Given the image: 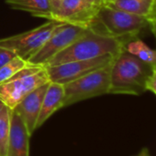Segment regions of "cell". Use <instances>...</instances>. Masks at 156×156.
Listing matches in <instances>:
<instances>
[{
    "mask_svg": "<svg viewBox=\"0 0 156 156\" xmlns=\"http://www.w3.org/2000/svg\"><path fill=\"white\" fill-rule=\"evenodd\" d=\"M15 57H16V55L12 50L0 47V68L5 66Z\"/></svg>",
    "mask_w": 156,
    "mask_h": 156,
    "instance_id": "18",
    "label": "cell"
},
{
    "mask_svg": "<svg viewBox=\"0 0 156 156\" xmlns=\"http://www.w3.org/2000/svg\"><path fill=\"white\" fill-rule=\"evenodd\" d=\"M30 136L20 116L12 111L7 156H29Z\"/></svg>",
    "mask_w": 156,
    "mask_h": 156,
    "instance_id": "11",
    "label": "cell"
},
{
    "mask_svg": "<svg viewBox=\"0 0 156 156\" xmlns=\"http://www.w3.org/2000/svg\"><path fill=\"white\" fill-rule=\"evenodd\" d=\"M97 26L101 27L99 31L120 40L123 45L137 38L138 35L146 28L154 34L155 32V19L133 15L109 4H104L99 8L92 27Z\"/></svg>",
    "mask_w": 156,
    "mask_h": 156,
    "instance_id": "2",
    "label": "cell"
},
{
    "mask_svg": "<svg viewBox=\"0 0 156 156\" xmlns=\"http://www.w3.org/2000/svg\"><path fill=\"white\" fill-rule=\"evenodd\" d=\"M6 107H7V106L5 104V102H4V101H3L0 99V114L3 112V111H4V110L6 108Z\"/></svg>",
    "mask_w": 156,
    "mask_h": 156,
    "instance_id": "22",
    "label": "cell"
},
{
    "mask_svg": "<svg viewBox=\"0 0 156 156\" xmlns=\"http://www.w3.org/2000/svg\"><path fill=\"white\" fill-rule=\"evenodd\" d=\"M146 90L151 91L154 94L156 93V72L152 75V77L149 79L147 85H146Z\"/></svg>",
    "mask_w": 156,
    "mask_h": 156,
    "instance_id": "19",
    "label": "cell"
},
{
    "mask_svg": "<svg viewBox=\"0 0 156 156\" xmlns=\"http://www.w3.org/2000/svg\"><path fill=\"white\" fill-rule=\"evenodd\" d=\"M50 82L45 66L29 65L0 84V99L13 110L27 94Z\"/></svg>",
    "mask_w": 156,
    "mask_h": 156,
    "instance_id": "4",
    "label": "cell"
},
{
    "mask_svg": "<svg viewBox=\"0 0 156 156\" xmlns=\"http://www.w3.org/2000/svg\"><path fill=\"white\" fill-rule=\"evenodd\" d=\"M12 110L6 107L0 114V156H7Z\"/></svg>",
    "mask_w": 156,
    "mask_h": 156,
    "instance_id": "16",
    "label": "cell"
},
{
    "mask_svg": "<svg viewBox=\"0 0 156 156\" xmlns=\"http://www.w3.org/2000/svg\"><path fill=\"white\" fill-rule=\"evenodd\" d=\"M63 100L64 86L62 84L50 81L42 101L41 110L37 121L36 130L41 127L58 110L63 108Z\"/></svg>",
    "mask_w": 156,
    "mask_h": 156,
    "instance_id": "12",
    "label": "cell"
},
{
    "mask_svg": "<svg viewBox=\"0 0 156 156\" xmlns=\"http://www.w3.org/2000/svg\"><path fill=\"white\" fill-rule=\"evenodd\" d=\"M48 84L49 82L31 91L12 110L20 116L30 135L36 131L37 121L41 110L42 101Z\"/></svg>",
    "mask_w": 156,
    "mask_h": 156,
    "instance_id": "10",
    "label": "cell"
},
{
    "mask_svg": "<svg viewBox=\"0 0 156 156\" xmlns=\"http://www.w3.org/2000/svg\"><path fill=\"white\" fill-rule=\"evenodd\" d=\"M135 156H151L150 155V152L147 148H144L140 151V153Z\"/></svg>",
    "mask_w": 156,
    "mask_h": 156,
    "instance_id": "21",
    "label": "cell"
},
{
    "mask_svg": "<svg viewBox=\"0 0 156 156\" xmlns=\"http://www.w3.org/2000/svg\"><path fill=\"white\" fill-rule=\"evenodd\" d=\"M123 48L141 60L156 67L155 50L148 47L143 40L139 39L138 37L126 42L123 46Z\"/></svg>",
    "mask_w": 156,
    "mask_h": 156,
    "instance_id": "15",
    "label": "cell"
},
{
    "mask_svg": "<svg viewBox=\"0 0 156 156\" xmlns=\"http://www.w3.org/2000/svg\"><path fill=\"white\" fill-rule=\"evenodd\" d=\"M123 46L120 40L93 27H89L80 38L53 57L45 66L91 59L108 54L115 56L123 48Z\"/></svg>",
    "mask_w": 156,
    "mask_h": 156,
    "instance_id": "3",
    "label": "cell"
},
{
    "mask_svg": "<svg viewBox=\"0 0 156 156\" xmlns=\"http://www.w3.org/2000/svg\"><path fill=\"white\" fill-rule=\"evenodd\" d=\"M27 65V62L22 58L16 56L5 66L0 68V84L8 80L16 73L24 69Z\"/></svg>",
    "mask_w": 156,
    "mask_h": 156,
    "instance_id": "17",
    "label": "cell"
},
{
    "mask_svg": "<svg viewBox=\"0 0 156 156\" xmlns=\"http://www.w3.org/2000/svg\"><path fill=\"white\" fill-rule=\"evenodd\" d=\"M99 8L85 0H61L51 9V20L80 27H91Z\"/></svg>",
    "mask_w": 156,
    "mask_h": 156,
    "instance_id": "9",
    "label": "cell"
},
{
    "mask_svg": "<svg viewBox=\"0 0 156 156\" xmlns=\"http://www.w3.org/2000/svg\"><path fill=\"white\" fill-rule=\"evenodd\" d=\"M156 67L122 48L113 58L110 73V94L142 95Z\"/></svg>",
    "mask_w": 156,
    "mask_h": 156,
    "instance_id": "1",
    "label": "cell"
},
{
    "mask_svg": "<svg viewBox=\"0 0 156 156\" xmlns=\"http://www.w3.org/2000/svg\"><path fill=\"white\" fill-rule=\"evenodd\" d=\"M12 8L30 13L34 16L51 20L50 0H5Z\"/></svg>",
    "mask_w": 156,
    "mask_h": 156,
    "instance_id": "14",
    "label": "cell"
},
{
    "mask_svg": "<svg viewBox=\"0 0 156 156\" xmlns=\"http://www.w3.org/2000/svg\"><path fill=\"white\" fill-rule=\"evenodd\" d=\"M60 24L58 21L48 20L42 26L27 32L0 38V47L12 50L16 56L27 60L45 43L52 31Z\"/></svg>",
    "mask_w": 156,
    "mask_h": 156,
    "instance_id": "7",
    "label": "cell"
},
{
    "mask_svg": "<svg viewBox=\"0 0 156 156\" xmlns=\"http://www.w3.org/2000/svg\"><path fill=\"white\" fill-rule=\"evenodd\" d=\"M88 28L61 23L52 31L45 43L26 61L29 65L45 66L53 57L80 38Z\"/></svg>",
    "mask_w": 156,
    "mask_h": 156,
    "instance_id": "6",
    "label": "cell"
},
{
    "mask_svg": "<svg viewBox=\"0 0 156 156\" xmlns=\"http://www.w3.org/2000/svg\"><path fill=\"white\" fill-rule=\"evenodd\" d=\"M86 2H88L89 4L92 5H95L97 7H101L102 5L105 4V1L104 0H85Z\"/></svg>",
    "mask_w": 156,
    "mask_h": 156,
    "instance_id": "20",
    "label": "cell"
},
{
    "mask_svg": "<svg viewBox=\"0 0 156 156\" xmlns=\"http://www.w3.org/2000/svg\"><path fill=\"white\" fill-rule=\"evenodd\" d=\"M115 56L108 54L91 59L71 61L55 66H45V68L51 82L64 85L94 70L110 65Z\"/></svg>",
    "mask_w": 156,
    "mask_h": 156,
    "instance_id": "8",
    "label": "cell"
},
{
    "mask_svg": "<svg viewBox=\"0 0 156 156\" xmlns=\"http://www.w3.org/2000/svg\"><path fill=\"white\" fill-rule=\"evenodd\" d=\"M106 4L133 15L155 19V0H112Z\"/></svg>",
    "mask_w": 156,
    "mask_h": 156,
    "instance_id": "13",
    "label": "cell"
},
{
    "mask_svg": "<svg viewBox=\"0 0 156 156\" xmlns=\"http://www.w3.org/2000/svg\"><path fill=\"white\" fill-rule=\"evenodd\" d=\"M61 0H50V4H51V9L53 7H55L56 5H58L60 3Z\"/></svg>",
    "mask_w": 156,
    "mask_h": 156,
    "instance_id": "23",
    "label": "cell"
},
{
    "mask_svg": "<svg viewBox=\"0 0 156 156\" xmlns=\"http://www.w3.org/2000/svg\"><path fill=\"white\" fill-rule=\"evenodd\" d=\"M104 1H105V4H106V3H109V2H111L112 0H104Z\"/></svg>",
    "mask_w": 156,
    "mask_h": 156,
    "instance_id": "24",
    "label": "cell"
},
{
    "mask_svg": "<svg viewBox=\"0 0 156 156\" xmlns=\"http://www.w3.org/2000/svg\"><path fill=\"white\" fill-rule=\"evenodd\" d=\"M112 63L80 79L64 84L62 107H68L88 99L108 94Z\"/></svg>",
    "mask_w": 156,
    "mask_h": 156,
    "instance_id": "5",
    "label": "cell"
}]
</instances>
